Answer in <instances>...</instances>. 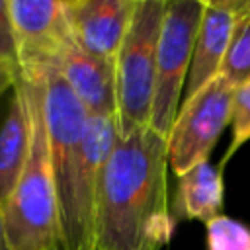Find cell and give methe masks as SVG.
I'll use <instances>...</instances> for the list:
<instances>
[{"instance_id": "cell-18", "label": "cell", "mask_w": 250, "mask_h": 250, "mask_svg": "<svg viewBox=\"0 0 250 250\" xmlns=\"http://www.w3.org/2000/svg\"><path fill=\"white\" fill-rule=\"evenodd\" d=\"M0 250H10V246H8V242H6V229H4L2 209H0Z\"/></svg>"}, {"instance_id": "cell-12", "label": "cell", "mask_w": 250, "mask_h": 250, "mask_svg": "<svg viewBox=\"0 0 250 250\" xmlns=\"http://www.w3.org/2000/svg\"><path fill=\"white\" fill-rule=\"evenodd\" d=\"M223 172L209 160L189 168L178 178L174 219H195L209 223L223 209Z\"/></svg>"}, {"instance_id": "cell-13", "label": "cell", "mask_w": 250, "mask_h": 250, "mask_svg": "<svg viewBox=\"0 0 250 250\" xmlns=\"http://www.w3.org/2000/svg\"><path fill=\"white\" fill-rule=\"evenodd\" d=\"M221 76L234 88L250 80V8L244 10L234 21Z\"/></svg>"}, {"instance_id": "cell-2", "label": "cell", "mask_w": 250, "mask_h": 250, "mask_svg": "<svg viewBox=\"0 0 250 250\" xmlns=\"http://www.w3.org/2000/svg\"><path fill=\"white\" fill-rule=\"evenodd\" d=\"M29 121V146L16 188L2 207L10 250H59L61 229L57 193L49 156V137L43 113L45 74L18 76Z\"/></svg>"}, {"instance_id": "cell-7", "label": "cell", "mask_w": 250, "mask_h": 250, "mask_svg": "<svg viewBox=\"0 0 250 250\" xmlns=\"http://www.w3.org/2000/svg\"><path fill=\"white\" fill-rule=\"evenodd\" d=\"M21 76H43L72 47L64 0H8Z\"/></svg>"}, {"instance_id": "cell-3", "label": "cell", "mask_w": 250, "mask_h": 250, "mask_svg": "<svg viewBox=\"0 0 250 250\" xmlns=\"http://www.w3.org/2000/svg\"><path fill=\"white\" fill-rule=\"evenodd\" d=\"M43 113L57 193L61 248L86 250L76 219V180L84 162V133L90 115L55 68L45 72Z\"/></svg>"}, {"instance_id": "cell-14", "label": "cell", "mask_w": 250, "mask_h": 250, "mask_svg": "<svg viewBox=\"0 0 250 250\" xmlns=\"http://www.w3.org/2000/svg\"><path fill=\"white\" fill-rule=\"evenodd\" d=\"M207 250H250V227L219 215L205 223Z\"/></svg>"}, {"instance_id": "cell-17", "label": "cell", "mask_w": 250, "mask_h": 250, "mask_svg": "<svg viewBox=\"0 0 250 250\" xmlns=\"http://www.w3.org/2000/svg\"><path fill=\"white\" fill-rule=\"evenodd\" d=\"M18 74H20V70L16 66H10L6 62H0V96L6 94L10 88H14Z\"/></svg>"}, {"instance_id": "cell-10", "label": "cell", "mask_w": 250, "mask_h": 250, "mask_svg": "<svg viewBox=\"0 0 250 250\" xmlns=\"http://www.w3.org/2000/svg\"><path fill=\"white\" fill-rule=\"evenodd\" d=\"M66 82L88 115H115V59H100L68 47L51 66Z\"/></svg>"}, {"instance_id": "cell-6", "label": "cell", "mask_w": 250, "mask_h": 250, "mask_svg": "<svg viewBox=\"0 0 250 250\" xmlns=\"http://www.w3.org/2000/svg\"><path fill=\"white\" fill-rule=\"evenodd\" d=\"M234 86L221 74L189 100H184L168 133V166L180 178L207 162L221 133L230 125Z\"/></svg>"}, {"instance_id": "cell-9", "label": "cell", "mask_w": 250, "mask_h": 250, "mask_svg": "<svg viewBox=\"0 0 250 250\" xmlns=\"http://www.w3.org/2000/svg\"><path fill=\"white\" fill-rule=\"evenodd\" d=\"M250 8V0H203V14L193 45L186 96L189 100L221 74L236 18Z\"/></svg>"}, {"instance_id": "cell-4", "label": "cell", "mask_w": 250, "mask_h": 250, "mask_svg": "<svg viewBox=\"0 0 250 250\" xmlns=\"http://www.w3.org/2000/svg\"><path fill=\"white\" fill-rule=\"evenodd\" d=\"M166 0H137L115 55V119L119 135L148 127L156 78V47Z\"/></svg>"}, {"instance_id": "cell-8", "label": "cell", "mask_w": 250, "mask_h": 250, "mask_svg": "<svg viewBox=\"0 0 250 250\" xmlns=\"http://www.w3.org/2000/svg\"><path fill=\"white\" fill-rule=\"evenodd\" d=\"M72 43L100 59H115L137 0H64Z\"/></svg>"}, {"instance_id": "cell-11", "label": "cell", "mask_w": 250, "mask_h": 250, "mask_svg": "<svg viewBox=\"0 0 250 250\" xmlns=\"http://www.w3.org/2000/svg\"><path fill=\"white\" fill-rule=\"evenodd\" d=\"M20 76V74H18ZM29 146L27 105L20 80L12 88L8 111L0 123V209L10 199L16 182L23 170Z\"/></svg>"}, {"instance_id": "cell-19", "label": "cell", "mask_w": 250, "mask_h": 250, "mask_svg": "<svg viewBox=\"0 0 250 250\" xmlns=\"http://www.w3.org/2000/svg\"><path fill=\"white\" fill-rule=\"evenodd\" d=\"M59 250H62V248H59Z\"/></svg>"}, {"instance_id": "cell-5", "label": "cell", "mask_w": 250, "mask_h": 250, "mask_svg": "<svg viewBox=\"0 0 250 250\" xmlns=\"http://www.w3.org/2000/svg\"><path fill=\"white\" fill-rule=\"evenodd\" d=\"M201 14L203 0H166L156 47V78L148 123L164 139H168L180 109Z\"/></svg>"}, {"instance_id": "cell-15", "label": "cell", "mask_w": 250, "mask_h": 250, "mask_svg": "<svg viewBox=\"0 0 250 250\" xmlns=\"http://www.w3.org/2000/svg\"><path fill=\"white\" fill-rule=\"evenodd\" d=\"M230 127H232V137L230 145L219 164V170L234 156V152L250 141V80L236 86L232 94V113H230Z\"/></svg>"}, {"instance_id": "cell-1", "label": "cell", "mask_w": 250, "mask_h": 250, "mask_svg": "<svg viewBox=\"0 0 250 250\" xmlns=\"http://www.w3.org/2000/svg\"><path fill=\"white\" fill-rule=\"evenodd\" d=\"M168 143L150 127L119 135L94 199V250H160L174 232Z\"/></svg>"}, {"instance_id": "cell-16", "label": "cell", "mask_w": 250, "mask_h": 250, "mask_svg": "<svg viewBox=\"0 0 250 250\" xmlns=\"http://www.w3.org/2000/svg\"><path fill=\"white\" fill-rule=\"evenodd\" d=\"M0 62H6L18 68L16 37H14V25L10 18L8 0H0Z\"/></svg>"}]
</instances>
